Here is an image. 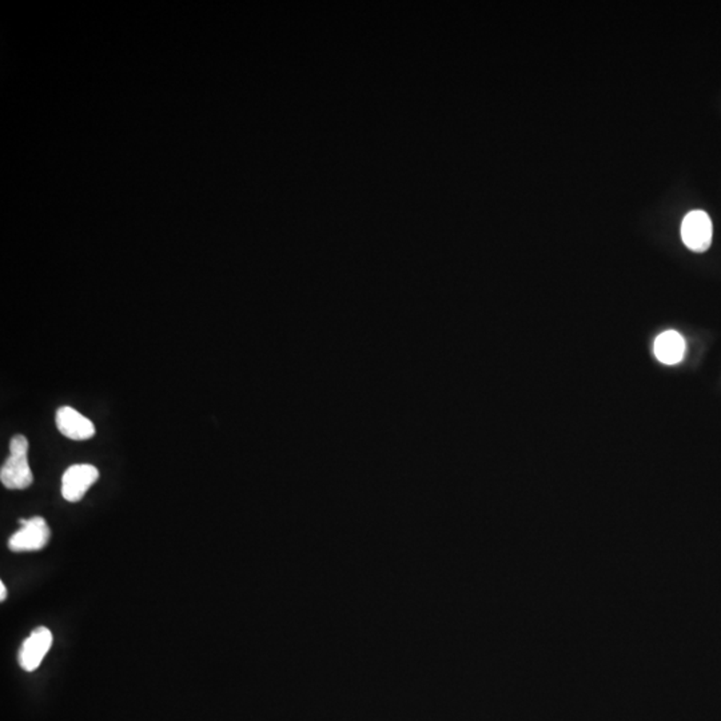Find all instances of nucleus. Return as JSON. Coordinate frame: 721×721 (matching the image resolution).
Instances as JSON below:
<instances>
[{
  "label": "nucleus",
  "instance_id": "423d86ee",
  "mask_svg": "<svg viewBox=\"0 0 721 721\" xmlns=\"http://www.w3.org/2000/svg\"><path fill=\"white\" fill-rule=\"evenodd\" d=\"M0 481L12 491H23L34 483L33 470L28 464L27 454H10L0 469Z\"/></svg>",
  "mask_w": 721,
  "mask_h": 721
},
{
  "label": "nucleus",
  "instance_id": "39448f33",
  "mask_svg": "<svg viewBox=\"0 0 721 721\" xmlns=\"http://www.w3.org/2000/svg\"><path fill=\"white\" fill-rule=\"evenodd\" d=\"M57 428L63 436L74 441L93 438L96 426L89 418L71 407H62L57 412Z\"/></svg>",
  "mask_w": 721,
  "mask_h": 721
},
{
  "label": "nucleus",
  "instance_id": "0eeeda50",
  "mask_svg": "<svg viewBox=\"0 0 721 721\" xmlns=\"http://www.w3.org/2000/svg\"><path fill=\"white\" fill-rule=\"evenodd\" d=\"M655 355L664 365H676L686 355V341L675 330H667L657 336L654 345Z\"/></svg>",
  "mask_w": 721,
  "mask_h": 721
},
{
  "label": "nucleus",
  "instance_id": "6e6552de",
  "mask_svg": "<svg viewBox=\"0 0 721 721\" xmlns=\"http://www.w3.org/2000/svg\"><path fill=\"white\" fill-rule=\"evenodd\" d=\"M7 599V588L4 583H0V601H4Z\"/></svg>",
  "mask_w": 721,
  "mask_h": 721
},
{
  "label": "nucleus",
  "instance_id": "7ed1b4c3",
  "mask_svg": "<svg viewBox=\"0 0 721 721\" xmlns=\"http://www.w3.org/2000/svg\"><path fill=\"white\" fill-rule=\"evenodd\" d=\"M99 472L89 464L73 465L62 477V496L66 501L78 502L91 486L98 481Z\"/></svg>",
  "mask_w": 721,
  "mask_h": 721
},
{
  "label": "nucleus",
  "instance_id": "20e7f679",
  "mask_svg": "<svg viewBox=\"0 0 721 721\" xmlns=\"http://www.w3.org/2000/svg\"><path fill=\"white\" fill-rule=\"evenodd\" d=\"M52 646V633L49 628L39 626L26 639L18 654V662L26 672H33L43 662Z\"/></svg>",
  "mask_w": 721,
  "mask_h": 721
},
{
  "label": "nucleus",
  "instance_id": "f03ea898",
  "mask_svg": "<svg viewBox=\"0 0 721 721\" xmlns=\"http://www.w3.org/2000/svg\"><path fill=\"white\" fill-rule=\"evenodd\" d=\"M712 221L702 210L688 213L681 223V238L692 252H707L712 244Z\"/></svg>",
  "mask_w": 721,
  "mask_h": 721
},
{
  "label": "nucleus",
  "instance_id": "f257e3e1",
  "mask_svg": "<svg viewBox=\"0 0 721 721\" xmlns=\"http://www.w3.org/2000/svg\"><path fill=\"white\" fill-rule=\"evenodd\" d=\"M20 523H22V528L10 537V551L22 554V552H35L46 548L50 537H51V531L43 517L36 516L30 520H20Z\"/></svg>",
  "mask_w": 721,
  "mask_h": 721
}]
</instances>
